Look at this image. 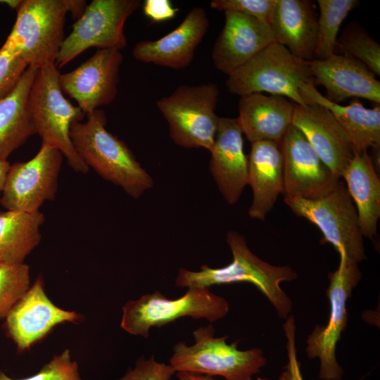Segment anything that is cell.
<instances>
[{"label": "cell", "instance_id": "obj_37", "mask_svg": "<svg viewBox=\"0 0 380 380\" xmlns=\"http://www.w3.org/2000/svg\"><path fill=\"white\" fill-rule=\"evenodd\" d=\"M68 13L77 20L84 13L87 4L84 0H65Z\"/></svg>", "mask_w": 380, "mask_h": 380}, {"label": "cell", "instance_id": "obj_8", "mask_svg": "<svg viewBox=\"0 0 380 380\" xmlns=\"http://www.w3.org/2000/svg\"><path fill=\"white\" fill-rule=\"evenodd\" d=\"M220 90L213 82L181 85L156 106L168 124L174 143L186 148H203L210 152L219 118L215 113Z\"/></svg>", "mask_w": 380, "mask_h": 380}, {"label": "cell", "instance_id": "obj_25", "mask_svg": "<svg viewBox=\"0 0 380 380\" xmlns=\"http://www.w3.org/2000/svg\"><path fill=\"white\" fill-rule=\"evenodd\" d=\"M341 178L357 209L362 236L373 240L380 217V179L368 152H355Z\"/></svg>", "mask_w": 380, "mask_h": 380}, {"label": "cell", "instance_id": "obj_13", "mask_svg": "<svg viewBox=\"0 0 380 380\" xmlns=\"http://www.w3.org/2000/svg\"><path fill=\"white\" fill-rule=\"evenodd\" d=\"M123 55L116 49H99L75 70L61 74L63 94L76 101L87 115L110 103L118 94Z\"/></svg>", "mask_w": 380, "mask_h": 380}, {"label": "cell", "instance_id": "obj_38", "mask_svg": "<svg viewBox=\"0 0 380 380\" xmlns=\"http://www.w3.org/2000/svg\"><path fill=\"white\" fill-rule=\"evenodd\" d=\"M177 377L178 380H214L210 376L199 374L186 372H178ZM255 380H272L268 378L257 377Z\"/></svg>", "mask_w": 380, "mask_h": 380}, {"label": "cell", "instance_id": "obj_5", "mask_svg": "<svg viewBox=\"0 0 380 380\" xmlns=\"http://www.w3.org/2000/svg\"><path fill=\"white\" fill-rule=\"evenodd\" d=\"M310 81L313 79L309 61L296 57L274 42L229 75L225 84L230 93L240 96L266 92L305 106L300 87Z\"/></svg>", "mask_w": 380, "mask_h": 380}, {"label": "cell", "instance_id": "obj_26", "mask_svg": "<svg viewBox=\"0 0 380 380\" xmlns=\"http://www.w3.org/2000/svg\"><path fill=\"white\" fill-rule=\"evenodd\" d=\"M39 69L27 67L13 90L0 101V160L36 134L27 106L28 94Z\"/></svg>", "mask_w": 380, "mask_h": 380}, {"label": "cell", "instance_id": "obj_24", "mask_svg": "<svg viewBox=\"0 0 380 380\" xmlns=\"http://www.w3.org/2000/svg\"><path fill=\"white\" fill-rule=\"evenodd\" d=\"M300 96L305 103H314L327 108L345 131L355 153L367 151L380 146V106L366 108L357 99L347 106L334 103L322 95L313 81L300 87Z\"/></svg>", "mask_w": 380, "mask_h": 380}, {"label": "cell", "instance_id": "obj_11", "mask_svg": "<svg viewBox=\"0 0 380 380\" xmlns=\"http://www.w3.org/2000/svg\"><path fill=\"white\" fill-rule=\"evenodd\" d=\"M140 6L138 0L92 1L65 38L56 60L57 68L65 65L92 47L125 49V24Z\"/></svg>", "mask_w": 380, "mask_h": 380}, {"label": "cell", "instance_id": "obj_18", "mask_svg": "<svg viewBox=\"0 0 380 380\" xmlns=\"http://www.w3.org/2000/svg\"><path fill=\"white\" fill-rule=\"evenodd\" d=\"M309 66L315 86L324 87L328 100L339 103L350 98L365 99L380 103L379 81L357 60L334 53L309 61Z\"/></svg>", "mask_w": 380, "mask_h": 380}, {"label": "cell", "instance_id": "obj_19", "mask_svg": "<svg viewBox=\"0 0 380 380\" xmlns=\"http://www.w3.org/2000/svg\"><path fill=\"white\" fill-rule=\"evenodd\" d=\"M210 22L203 8L194 7L167 34L135 44L132 56L139 61L182 69L192 62L195 51L208 32Z\"/></svg>", "mask_w": 380, "mask_h": 380}, {"label": "cell", "instance_id": "obj_12", "mask_svg": "<svg viewBox=\"0 0 380 380\" xmlns=\"http://www.w3.org/2000/svg\"><path fill=\"white\" fill-rule=\"evenodd\" d=\"M63 157L58 149L42 143L32 159L11 165L1 205L7 210L32 213L45 201L54 200Z\"/></svg>", "mask_w": 380, "mask_h": 380}, {"label": "cell", "instance_id": "obj_7", "mask_svg": "<svg viewBox=\"0 0 380 380\" xmlns=\"http://www.w3.org/2000/svg\"><path fill=\"white\" fill-rule=\"evenodd\" d=\"M298 217L317 226L322 243H331L340 257L359 263L367 258L355 205L341 180L329 191L315 198H285Z\"/></svg>", "mask_w": 380, "mask_h": 380}, {"label": "cell", "instance_id": "obj_23", "mask_svg": "<svg viewBox=\"0 0 380 380\" xmlns=\"http://www.w3.org/2000/svg\"><path fill=\"white\" fill-rule=\"evenodd\" d=\"M236 118L243 134L251 143L273 141L281 143L292 125L295 103L279 95L254 93L240 96Z\"/></svg>", "mask_w": 380, "mask_h": 380}, {"label": "cell", "instance_id": "obj_40", "mask_svg": "<svg viewBox=\"0 0 380 380\" xmlns=\"http://www.w3.org/2000/svg\"><path fill=\"white\" fill-rule=\"evenodd\" d=\"M1 4H6L8 6L11 8L16 10L18 7L19 6L21 0H3L0 1Z\"/></svg>", "mask_w": 380, "mask_h": 380}, {"label": "cell", "instance_id": "obj_2", "mask_svg": "<svg viewBox=\"0 0 380 380\" xmlns=\"http://www.w3.org/2000/svg\"><path fill=\"white\" fill-rule=\"evenodd\" d=\"M85 122L70 129L72 144L83 162L103 179L139 198L153 186V180L125 142L106 129V115L100 109L87 113Z\"/></svg>", "mask_w": 380, "mask_h": 380}, {"label": "cell", "instance_id": "obj_39", "mask_svg": "<svg viewBox=\"0 0 380 380\" xmlns=\"http://www.w3.org/2000/svg\"><path fill=\"white\" fill-rule=\"evenodd\" d=\"M10 165L8 160H0V197Z\"/></svg>", "mask_w": 380, "mask_h": 380}, {"label": "cell", "instance_id": "obj_32", "mask_svg": "<svg viewBox=\"0 0 380 380\" xmlns=\"http://www.w3.org/2000/svg\"><path fill=\"white\" fill-rule=\"evenodd\" d=\"M276 0H213L212 8L234 11L270 24Z\"/></svg>", "mask_w": 380, "mask_h": 380}, {"label": "cell", "instance_id": "obj_34", "mask_svg": "<svg viewBox=\"0 0 380 380\" xmlns=\"http://www.w3.org/2000/svg\"><path fill=\"white\" fill-rule=\"evenodd\" d=\"M175 373L170 365L157 362L151 355L139 359L133 369L117 380H170Z\"/></svg>", "mask_w": 380, "mask_h": 380}, {"label": "cell", "instance_id": "obj_30", "mask_svg": "<svg viewBox=\"0 0 380 380\" xmlns=\"http://www.w3.org/2000/svg\"><path fill=\"white\" fill-rule=\"evenodd\" d=\"M30 286V267L27 265L24 262H0V321L5 319Z\"/></svg>", "mask_w": 380, "mask_h": 380}, {"label": "cell", "instance_id": "obj_31", "mask_svg": "<svg viewBox=\"0 0 380 380\" xmlns=\"http://www.w3.org/2000/svg\"><path fill=\"white\" fill-rule=\"evenodd\" d=\"M0 380H82L78 365L72 361L68 349L57 355L37 374L25 379H15L0 371Z\"/></svg>", "mask_w": 380, "mask_h": 380}, {"label": "cell", "instance_id": "obj_4", "mask_svg": "<svg viewBox=\"0 0 380 380\" xmlns=\"http://www.w3.org/2000/svg\"><path fill=\"white\" fill-rule=\"evenodd\" d=\"M193 336V345L181 341L173 347L170 365L175 372L217 375L225 380H252L266 365L267 359L260 348L239 350L238 341L227 343L228 336L215 337L210 324L194 330Z\"/></svg>", "mask_w": 380, "mask_h": 380}, {"label": "cell", "instance_id": "obj_28", "mask_svg": "<svg viewBox=\"0 0 380 380\" xmlns=\"http://www.w3.org/2000/svg\"><path fill=\"white\" fill-rule=\"evenodd\" d=\"M317 42L314 59H324L336 51L340 27L360 4L357 0H317Z\"/></svg>", "mask_w": 380, "mask_h": 380}, {"label": "cell", "instance_id": "obj_33", "mask_svg": "<svg viewBox=\"0 0 380 380\" xmlns=\"http://www.w3.org/2000/svg\"><path fill=\"white\" fill-rule=\"evenodd\" d=\"M27 65L5 44L0 48V101L15 87Z\"/></svg>", "mask_w": 380, "mask_h": 380}, {"label": "cell", "instance_id": "obj_35", "mask_svg": "<svg viewBox=\"0 0 380 380\" xmlns=\"http://www.w3.org/2000/svg\"><path fill=\"white\" fill-rule=\"evenodd\" d=\"M283 329L286 339V347L288 362L284 367L278 380H304L300 371V364L297 357L296 346L295 318L289 315L283 324Z\"/></svg>", "mask_w": 380, "mask_h": 380}, {"label": "cell", "instance_id": "obj_17", "mask_svg": "<svg viewBox=\"0 0 380 380\" xmlns=\"http://www.w3.org/2000/svg\"><path fill=\"white\" fill-rule=\"evenodd\" d=\"M224 16L212 59L215 68L229 76L275 39L268 23L234 11H224Z\"/></svg>", "mask_w": 380, "mask_h": 380}, {"label": "cell", "instance_id": "obj_20", "mask_svg": "<svg viewBox=\"0 0 380 380\" xmlns=\"http://www.w3.org/2000/svg\"><path fill=\"white\" fill-rule=\"evenodd\" d=\"M210 160V171L224 200L234 205L248 185V158L236 118H219Z\"/></svg>", "mask_w": 380, "mask_h": 380}, {"label": "cell", "instance_id": "obj_22", "mask_svg": "<svg viewBox=\"0 0 380 380\" xmlns=\"http://www.w3.org/2000/svg\"><path fill=\"white\" fill-rule=\"evenodd\" d=\"M317 18L310 0H276L270 25L275 42L296 57L315 58L317 42Z\"/></svg>", "mask_w": 380, "mask_h": 380}, {"label": "cell", "instance_id": "obj_6", "mask_svg": "<svg viewBox=\"0 0 380 380\" xmlns=\"http://www.w3.org/2000/svg\"><path fill=\"white\" fill-rule=\"evenodd\" d=\"M4 44L27 67L55 63L65 39V0H21Z\"/></svg>", "mask_w": 380, "mask_h": 380}, {"label": "cell", "instance_id": "obj_36", "mask_svg": "<svg viewBox=\"0 0 380 380\" xmlns=\"http://www.w3.org/2000/svg\"><path fill=\"white\" fill-rule=\"evenodd\" d=\"M178 11L169 0H146L143 7L144 15L153 22L172 19Z\"/></svg>", "mask_w": 380, "mask_h": 380}, {"label": "cell", "instance_id": "obj_15", "mask_svg": "<svg viewBox=\"0 0 380 380\" xmlns=\"http://www.w3.org/2000/svg\"><path fill=\"white\" fill-rule=\"evenodd\" d=\"M80 319V314L65 310L51 302L39 276L8 312L4 329L18 350L23 351L44 338L56 325Z\"/></svg>", "mask_w": 380, "mask_h": 380}, {"label": "cell", "instance_id": "obj_14", "mask_svg": "<svg viewBox=\"0 0 380 380\" xmlns=\"http://www.w3.org/2000/svg\"><path fill=\"white\" fill-rule=\"evenodd\" d=\"M284 160V198H315L341 179L320 159L305 137L291 125L280 143Z\"/></svg>", "mask_w": 380, "mask_h": 380}, {"label": "cell", "instance_id": "obj_9", "mask_svg": "<svg viewBox=\"0 0 380 380\" xmlns=\"http://www.w3.org/2000/svg\"><path fill=\"white\" fill-rule=\"evenodd\" d=\"M187 289L184 296L176 299H169L156 291L127 302L122 308L121 328L132 335L148 338L151 328L161 327L181 317L214 322L226 316L229 307L224 298L208 288Z\"/></svg>", "mask_w": 380, "mask_h": 380}, {"label": "cell", "instance_id": "obj_29", "mask_svg": "<svg viewBox=\"0 0 380 380\" xmlns=\"http://www.w3.org/2000/svg\"><path fill=\"white\" fill-rule=\"evenodd\" d=\"M362 63L380 75V45L356 21L348 23L337 39L336 50Z\"/></svg>", "mask_w": 380, "mask_h": 380}, {"label": "cell", "instance_id": "obj_10", "mask_svg": "<svg viewBox=\"0 0 380 380\" xmlns=\"http://www.w3.org/2000/svg\"><path fill=\"white\" fill-rule=\"evenodd\" d=\"M362 273L358 263L340 257L338 268L329 274V284L326 291L330 304L329 320L325 326L315 325L307 339L308 357L318 358L321 380H341L343 369L336 357V348L345 330L348 315L347 300L360 281Z\"/></svg>", "mask_w": 380, "mask_h": 380}, {"label": "cell", "instance_id": "obj_27", "mask_svg": "<svg viewBox=\"0 0 380 380\" xmlns=\"http://www.w3.org/2000/svg\"><path fill=\"white\" fill-rule=\"evenodd\" d=\"M45 217L39 210L0 213V262L23 263L42 239Z\"/></svg>", "mask_w": 380, "mask_h": 380}, {"label": "cell", "instance_id": "obj_3", "mask_svg": "<svg viewBox=\"0 0 380 380\" xmlns=\"http://www.w3.org/2000/svg\"><path fill=\"white\" fill-rule=\"evenodd\" d=\"M60 75L55 63L38 70L28 94L29 113L42 143L58 149L74 171L87 173L89 168L76 152L70 137L72 124L82 120L86 114L65 98Z\"/></svg>", "mask_w": 380, "mask_h": 380}, {"label": "cell", "instance_id": "obj_1", "mask_svg": "<svg viewBox=\"0 0 380 380\" xmlns=\"http://www.w3.org/2000/svg\"><path fill=\"white\" fill-rule=\"evenodd\" d=\"M226 241L233 257L229 264L218 268L203 265L198 271L179 268L175 286L209 289L214 285L251 283L268 299L277 315L286 319L293 303L280 284L296 280L297 272L289 266L273 265L261 260L250 250L245 237L236 231L227 232Z\"/></svg>", "mask_w": 380, "mask_h": 380}, {"label": "cell", "instance_id": "obj_16", "mask_svg": "<svg viewBox=\"0 0 380 380\" xmlns=\"http://www.w3.org/2000/svg\"><path fill=\"white\" fill-rule=\"evenodd\" d=\"M292 125L305 137L320 159L338 179L355 156L348 135L332 114L314 103L295 104Z\"/></svg>", "mask_w": 380, "mask_h": 380}, {"label": "cell", "instance_id": "obj_21", "mask_svg": "<svg viewBox=\"0 0 380 380\" xmlns=\"http://www.w3.org/2000/svg\"><path fill=\"white\" fill-rule=\"evenodd\" d=\"M248 161V184L253 192L248 214L252 219L265 220L284 190V160L280 143L251 142Z\"/></svg>", "mask_w": 380, "mask_h": 380}]
</instances>
